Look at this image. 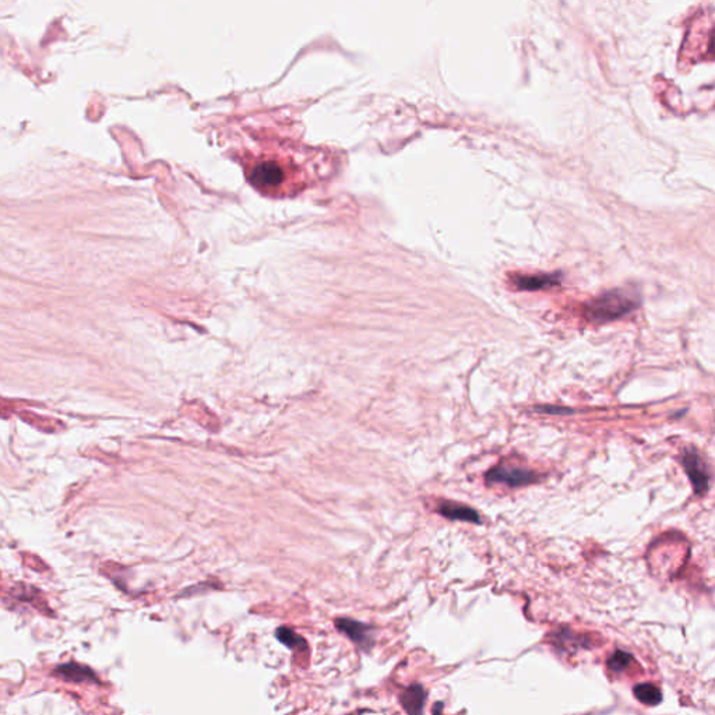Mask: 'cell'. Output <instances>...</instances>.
<instances>
[{"mask_svg":"<svg viewBox=\"0 0 715 715\" xmlns=\"http://www.w3.org/2000/svg\"><path fill=\"white\" fill-rule=\"evenodd\" d=\"M557 282L553 275H538V277H519L516 284L521 289H542L546 286H552Z\"/></svg>","mask_w":715,"mask_h":715,"instance_id":"cell-11","label":"cell"},{"mask_svg":"<svg viewBox=\"0 0 715 715\" xmlns=\"http://www.w3.org/2000/svg\"><path fill=\"white\" fill-rule=\"evenodd\" d=\"M714 34H715V32H714ZM711 49H713V53H714V55H715V35H714V41H713V42H711Z\"/></svg>","mask_w":715,"mask_h":715,"instance_id":"cell-15","label":"cell"},{"mask_svg":"<svg viewBox=\"0 0 715 715\" xmlns=\"http://www.w3.org/2000/svg\"><path fill=\"white\" fill-rule=\"evenodd\" d=\"M638 305L635 296L630 295L627 291L616 289L601 295L600 298L591 300L587 305L586 313L590 320L605 323L615 320L626 313L635 309Z\"/></svg>","mask_w":715,"mask_h":715,"instance_id":"cell-1","label":"cell"},{"mask_svg":"<svg viewBox=\"0 0 715 715\" xmlns=\"http://www.w3.org/2000/svg\"><path fill=\"white\" fill-rule=\"evenodd\" d=\"M286 178L284 168L277 161L259 163L251 171V182L259 189H277Z\"/></svg>","mask_w":715,"mask_h":715,"instance_id":"cell-4","label":"cell"},{"mask_svg":"<svg viewBox=\"0 0 715 715\" xmlns=\"http://www.w3.org/2000/svg\"><path fill=\"white\" fill-rule=\"evenodd\" d=\"M536 412L539 414H549V415H569L573 414V410L564 408V407H552V405H542L536 407Z\"/></svg>","mask_w":715,"mask_h":715,"instance_id":"cell-13","label":"cell"},{"mask_svg":"<svg viewBox=\"0 0 715 715\" xmlns=\"http://www.w3.org/2000/svg\"><path fill=\"white\" fill-rule=\"evenodd\" d=\"M635 699L645 706H657L662 700L661 689L652 683H640L634 688Z\"/></svg>","mask_w":715,"mask_h":715,"instance_id":"cell-10","label":"cell"},{"mask_svg":"<svg viewBox=\"0 0 715 715\" xmlns=\"http://www.w3.org/2000/svg\"><path fill=\"white\" fill-rule=\"evenodd\" d=\"M55 673L66 681L76 682V683H82V682L98 683V678L92 669H89L84 665H80V664H75V662L59 665L55 669Z\"/></svg>","mask_w":715,"mask_h":715,"instance_id":"cell-8","label":"cell"},{"mask_svg":"<svg viewBox=\"0 0 715 715\" xmlns=\"http://www.w3.org/2000/svg\"><path fill=\"white\" fill-rule=\"evenodd\" d=\"M400 704L408 715H424L426 692L422 685L414 683L398 696Z\"/></svg>","mask_w":715,"mask_h":715,"instance_id":"cell-7","label":"cell"},{"mask_svg":"<svg viewBox=\"0 0 715 715\" xmlns=\"http://www.w3.org/2000/svg\"><path fill=\"white\" fill-rule=\"evenodd\" d=\"M336 626L340 631L347 634L360 648H370L373 645V627L358 622L354 619H337Z\"/></svg>","mask_w":715,"mask_h":715,"instance_id":"cell-5","label":"cell"},{"mask_svg":"<svg viewBox=\"0 0 715 715\" xmlns=\"http://www.w3.org/2000/svg\"><path fill=\"white\" fill-rule=\"evenodd\" d=\"M275 634L277 638L289 648H306V641L289 627H279Z\"/></svg>","mask_w":715,"mask_h":715,"instance_id":"cell-12","label":"cell"},{"mask_svg":"<svg viewBox=\"0 0 715 715\" xmlns=\"http://www.w3.org/2000/svg\"><path fill=\"white\" fill-rule=\"evenodd\" d=\"M434 715H445L443 714V704L442 703H436L435 707H434Z\"/></svg>","mask_w":715,"mask_h":715,"instance_id":"cell-14","label":"cell"},{"mask_svg":"<svg viewBox=\"0 0 715 715\" xmlns=\"http://www.w3.org/2000/svg\"><path fill=\"white\" fill-rule=\"evenodd\" d=\"M608 669H609V672H612L615 675H626V672H630V671L635 672L637 669H640V666L631 655L622 652V651H616L608 659Z\"/></svg>","mask_w":715,"mask_h":715,"instance_id":"cell-9","label":"cell"},{"mask_svg":"<svg viewBox=\"0 0 715 715\" xmlns=\"http://www.w3.org/2000/svg\"><path fill=\"white\" fill-rule=\"evenodd\" d=\"M438 513L451 521H465V523H472V524L481 523V516L476 510H474L469 506L460 505L455 502H447V500L441 502L438 506Z\"/></svg>","mask_w":715,"mask_h":715,"instance_id":"cell-6","label":"cell"},{"mask_svg":"<svg viewBox=\"0 0 715 715\" xmlns=\"http://www.w3.org/2000/svg\"><path fill=\"white\" fill-rule=\"evenodd\" d=\"M485 479L488 483H505L510 488H519L536 482V474L526 468L498 465L488 471Z\"/></svg>","mask_w":715,"mask_h":715,"instance_id":"cell-2","label":"cell"},{"mask_svg":"<svg viewBox=\"0 0 715 715\" xmlns=\"http://www.w3.org/2000/svg\"><path fill=\"white\" fill-rule=\"evenodd\" d=\"M682 462H683L686 474L689 475V478L693 483L696 495L706 493L709 489L710 475H709L706 464L702 460V457L699 455V453L695 448H688L683 453Z\"/></svg>","mask_w":715,"mask_h":715,"instance_id":"cell-3","label":"cell"}]
</instances>
